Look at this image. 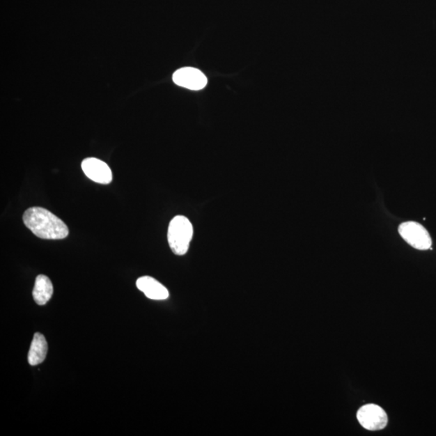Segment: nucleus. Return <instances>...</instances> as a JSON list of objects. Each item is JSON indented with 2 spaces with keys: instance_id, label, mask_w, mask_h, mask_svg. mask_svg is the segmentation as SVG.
<instances>
[{
  "instance_id": "nucleus-1",
  "label": "nucleus",
  "mask_w": 436,
  "mask_h": 436,
  "mask_svg": "<svg viewBox=\"0 0 436 436\" xmlns=\"http://www.w3.org/2000/svg\"><path fill=\"white\" fill-rule=\"evenodd\" d=\"M23 221L33 235L42 240H63L69 235L65 222L42 207L29 208L24 212Z\"/></svg>"
},
{
  "instance_id": "nucleus-2",
  "label": "nucleus",
  "mask_w": 436,
  "mask_h": 436,
  "mask_svg": "<svg viewBox=\"0 0 436 436\" xmlns=\"http://www.w3.org/2000/svg\"><path fill=\"white\" fill-rule=\"evenodd\" d=\"M194 236V226L185 216H176L170 222L167 240L174 254L184 256L190 246Z\"/></svg>"
},
{
  "instance_id": "nucleus-3",
  "label": "nucleus",
  "mask_w": 436,
  "mask_h": 436,
  "mask_svg": "<svg viewBox=\"0 0 436 436\" xmlns=\"http://www.w3.org/2000/svg\"><path fill=\"white\" fill-rule=\"evenodd\" d=\"M403 240L419 250H428L432 246V238L425 228L414 221L404 222L398 228Z\"/></svg>"
},
{
  "instance_id": "nucleus-4",
  "label": "nucleus",
  "mask_w": 436,
  "mask_h": 436,
  "mask_svg": "<svg viewBox=\"0 0 436 436\" xmlns=\"http://www.w3.org/2000/svg\"><path fill=\"white\" fill-rule=\"evenodd\" d=\"M357 419L362 427L368 430H380L387 427V414L375 404L365 405L357 412Z\"/></svg>"
},
{
  "instance_id": "nucleus-5",
  "label": "nucleus",
  "mask_w": 436,
  "mask_h": 436,
  "mask_svg": "<svg viewBox=\"0 0 436 436\" xmlns=\"http://www.w3.org/2000/svg\"><path fill=\"white\" fill-rule=\"evenodd\" d=\"M172 79L180 87L194 91L201 90L207 85L205 75L194 68H184L176 70Z\"/></svg>"
},
{
  "instance_id": "nucleus-6",
  "label": "nucleus",
  "mask_w": 436,
  "mask_h": 436,
  "mask_svg": "<svg viewBox=\"0 0 436 436\" xmlns=\"http://www.w3.org/2000/svg\"><path fill=\"white\" fill-rule=\"evenodd\" d=\"M82 169L84 174L94 182L101 185H109L113 180V172L104 162L95 158L83 161Z\"/></svg>"
},
{
  "instance_id": "nucleus-7",
  "label": "nucleus",
  "mask_w": 436,
  "mask_h": 436,
  "mask_svg": "<svg viewBox=\"0 0 436 436\" xmlns=\"http://www.w3.org/2000/svg\"><path fill=\"white\" fill-rule=\"evenodd\" d=\"M136 285L146 297L152 300H166L169 297V292L166 288L153 277H140L137 281Z\"/></svg>"
},
{
  "instance_id": "nucleus-8",
  "label": "nucleus",
  "mask_w": 436,
  "mask_h": 436,
  "mask_svg": "<svg viewBox=\"0 0 436 436\" xmlns=\"http://www.w3.org/2000/svg\"><path fill=\"white\" fill-rule=\"evenodd\" d=\"M53 293V283L49 278L47 276L39 275L35 281L33 290L35 302L39 306H44L52 299Z\"/></svg>"
},
{
  "instance_id": "nucleus-9",
  "label": "nucleus",
  "mask_w": 436,
  "mask_h": 436,
  "mask_svg": "<svg viewBox=\"0 0 436 436\" xmlns=\"http://www.w3.org/2000/svg\"><path fill=\"white\" fill-rule=\"evenodd\" d=\"M48 344L42 334L36 333L29 352V363L32 366L42 364L47 356Z\"/></svg>"
}]
</instances>
